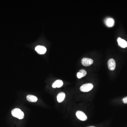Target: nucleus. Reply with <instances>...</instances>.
<instances>
[{
    "label": "nucleus",
    "mask_w": 127,
    "mask_h": 127,
    "mask_svg": "<svg viewBox=\"0 0 127 127\" xmlns=\"http://www.w3.org/2000/svg\"><path fill=\"white\" fill-rule=\"evenodd\" d=\"M76 115L77 118L81 121H86L87 119V116L82 111H77L76 113Z\"/></svg>",
    "instance_id": "obj_3"
},
{
    "label": "nucleus",
    "mask_w": 127,
    "mask_h": 127,
    "mask_svg": "<svg viewBox=\"0 0 127 127\" xmlns=\"http://www.w3.org/2000/svg\"><path fill=\"white\" fill-rule=\"evenodd\" d=\"M65 98V93L63 92H60L58 94L57 96V101L58 102H61L63 101Z\"/></svg>",
    "instance_id": "obj_9"
},
{
    "label": "nucleus",
    "mask_w": 127,
    "mask_h": 127,
    "mask_svg": "<svg viewBox=\"0 0 127 127\" xmlns=\"http://www.w3.org/2000/svg\"><path fill=\"white\" fill-rule=\"evenodd\" d=\"M94 86L91 83H86L82 85L80 87V90L82 92H87L92 90Z\"/></svg>",
    "instance_id": "obj_2"
},
{
    "label": "nucleus",
    "mask_w": 127,
    "mask_h": 127,
    "mask_svg": "<svg viewBox=\"0 0 127 127\" xmlns=\"http://www.w3.org/2000/svg\"><path fill=\"white\" fill-rule=\"evenodd\" d=\"M93 127V126H91V127Z\"/></svg>",
    "instance_id": "obj_15"
},
{
    "label": "nucleus",
    "mask_w": 127,
    "mask_h": 127,
    "mask_svg": "<svg viewBox=\"0 0 127 127\" xmlns=\"http://www.w3.org/2000/svg\"><path fill=\"white\" fill-rule=\"evenodd\" d=\"M63 85V82L61 80H57L52 85V87L53 88H61Z\"/></svg>",
    "instance_id": "obj_8"
},
{
    "label": "nucleus",
    "mask_w": 127,
    "mask_h": 127,
    "mask_svg": "<svg viewBox=\"0 0 127 127\" xmlns=\"http://www.w3.org/2000/svg\"><path fill=\"white\" fill-rule=\"evenodd\" d=\"M114 20L112 18H108L105 20L106 25L108 27H112L114 25Z\"/></svg>",
    "instance_id": "obj_11"
},
{
    "label": "nucleus",
    "mask_w": 127,
    "mask_h": 127,
    "mask_svg": "<svg viewBox=\"0 0 127 127\" xmlns=\"http://www.w3.org/2000/svg\"><path fill=\"white\" fill-rule=\"evenodd\" d=\"M11 114L13 117L20 119H23L25 116L24 113L19 108H15L11 111Z\"/></svg>",
    "instance_id": "obj_1"
},
{
    "label": "nucleus",
    "mask_w": 127,
    "mask_h": 127,
    "mask_svg": "<svg viewBox=\"0 0 127 127\" xmlns=\"http://www.w3.org/2000/svg\"><path fill=\"white\" fill-rule=\"evenodd\" d=\"M77 77L78 78H81L83 77V75H82V74L81 73L78 72L77 74Z\"/></svg>",
    "instance_id": "obj_13"
},
{
    "label": "nucleus",
    "mask_w": 127,
    "mask_h": 127,
    "mask_svg": "<svg viewBox=\"0 0 127 127\" xmlns=\"http://www.w3.org/2000/svg\"><path fill=\"white\" fill-rule=\"evenodd\" d=\"M108 69L111 71H113L115 69L116 63L115 61L113 59H111L108 62Z\"/></svg>",
    "instance_id": "obj_6"
},
{
    "label": "nucleus",
    "mask_w": 127,
    "mask_h": 127,
    "mask_svg": "<svg viewBox=\"0 0 127 127\" xmlns=\"http://www.w3.org/2000/svg\"><path fill=\"white\" fill-rule=\"evenodd\" d=\"M35 51L38 53L40 54H44L46 52V47L42 46H38L35 48Z\"/></svg>",
    "instance_id": "obj_5"
},
{
    "label": "nucleus",
    "mask_w": 127,
    "mask_h": 127,
    "mask_svg": "<svg viewBox=\"0 0 127 127\" xmlns=\"http://www.w3.org/2000/svg\"><path fill=\"white\" fill-rule=\"evenodd\" d=\"M118 45L122 48H126L127 47V42L125 40L123 39L120 37L118 38L117 39Z\"/></svg>",
    "instance_id": "obj_7"
},
{
    "label": "nucleus",
    "mask_w": 127,
    "mask_h": 127,
    "mask_svg": "<svg viewBox=\"0 0 127 127\" xmlns=\"http://www.w3.org/2000/svg\"><path fill=\"white\" fill-rule=\"evenodd\" d=\"M79 72H80L82 74V75H83V77L85 76L86 74V70L83 69H81L79 71Z\"/></svg>",
    "instance_id": "obj_12"
},
{
    "label": "nucleus",
    "mask_w": 127,
    "mask_h": 127,
    "mask_svg": "<svg viewBox=\"0 0 127 127\" xmlns=\"http://www.w3.org/2000/svg\"><path fill=\"white\" fill-rule=\"evenodd\" d=\"M27 100L29 102H35L37 101L38 98L36 96L33 95H28L26 97Z\"/></svg>",
    "instance_id": "obj_10"
},
{
    "label": "nucleus",
    "mask_w": 127,
    "mask_h": 127,
    "mask_svg": "<svg viewBox=\"0 0 127 127\" xmlns=\"http://www.w3.org/2000/svg\"><path fill=\"white\" fill-rule=\"evenodd\" d=\"M82 63L85 66H88L93 63V59L88 58H84L82 60Z\"/></svg>",
    "instance_id": "obj_4"
},
{
    "label": "nucleus",
    "mask_w": 127,
    "mask_h": 127,
    "mask_svg": "<svg viewBox=\"0 0 127 127\" xmlns=\"http://www.w3.org/2000/svg\"><path fill=\"white\" fill-rule=\"evenodd\" d=\"M123 102L125 104H127V96L125 97L123 99Z\"/></svg>",
    "instance_id": "obj_14"
}]
</instances>
